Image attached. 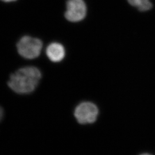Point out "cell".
Listing matches in <instances>:
<instances>
[{"mask_svg": "<svg viewBox=\"0 0 155 155\" xmlns=\"http://www.w3.org/2000/svg\"><path fill=\"white\" fill-rule=\"evenodd\" d=\"M41 78V74L35 67H23L12 74L8 86L17 94L31 93L36 88Z\"/></svg>", "mask_w": 155, "mask_h": 155, "instance_id": "1", "label": "cell"}, {"mask_svg": "<svg viewBox=\"0 0 155 155\" xmlns=\"http://www.w3.org/2000/svg\"><path fill=\"white\" fill-rule=\"evenodd\" d=\"M18 54L23 58L33 59L38 58L43 48V43L39 39L25 36L17 45Z\"/></svg>", "mask_w": 155, "mask_h": 155, "instance_id": "2", "label": "cell"}, {"mask_svg": "<svg viewBox=\"0 0 155 155\" xmlns=\"http://www.w3.org/2000/svg\"><path fill=\"white\" fill-rule=\"evenodd\" d=\"M98 113V109L94 104L84 102L77 106L74 111V116L79 124H87L96 121Z\"/></svg>", "mask_w": 155, "mask_h": 155, "instance_id": "3", "label": "cell"}, {"mask_svg": "<svg viewBox=\"0 0 155 155\" xmlns=\"http://www.w3.org/2000/svg\"><path fill=\"white\" fill-rule=\"evenodd\" d=\"M87 13L86 5L83 0H68L64 16L70 22H76L83 20Z\"/></svg>", "mask_w": 155, "mask_h": 155, "instance_id": "4", "label": "cell"}, {"mask_svg": "<svg viewBox=\"0 0 155 155\" xmlns=\"http://www.w3.org/2000/svg\"><path fill=\"white\" fill-rule=\"evenodd\" d=\"M66 51L64 47L60 43H51L46 48V55L51 61L60 62L64 58Z\"/></svg>", "mask_w": 155, "mask_h": 155, "instance_id": "5", "label": "cell"}, {"mask_svg": "<svg viewBox=\"0 0 155 155\" xmlns=\"http://www.w3.org/2000/svg\"><path fill=\"white\" fill-rule=\"evenodd\" d=\"M129 4L136 7L141 12L150 11L152 8V4L150 0H127Z\"/></svg>", "mask_w": 155, "mask_h": 155, "instance_id": "6", "label": "cell"}, {"mask_svg": "<svg viewBox=\"0 0 155 155\" xmlns=\"http://www.w3.org/2000/svg\"><path fill=\"white\" fill-rule=\"evenodd\" d=\"M4 116V111H3V109L0 106V121H1V120L2 119V117Z\"/></svg>", "mask_w": 155, "mask_h": 155, "instance_id": "7", "label": "cell"}, {"mask_svg": "<svg viewBox=\"0 0 155 155\" xmlns=\"http://www.w3.org/2000/svg\"><path fill=\"white\" fill-rule=\"evenodd\" d=\"M139 155H155L153 153H149V152H145V153H143Z\"/></svg>", "mask_w": 155, "mask_h": 155, "instance_id": "8", "label": "cell"}, {"mask_svg": "<svg viewBox=\"0 0 155 155\" xmlns=\"http://www.w3.org/2000/svg\"><path fill=\"white\" fill-rule=\"evenodd\" d=\"M4 2H13V1H15L16 0H1Z\"/></svg>", "mask_w": 155, "mask_h": 155, "instance_id": "9", "label": "cell"}]
</instances>
